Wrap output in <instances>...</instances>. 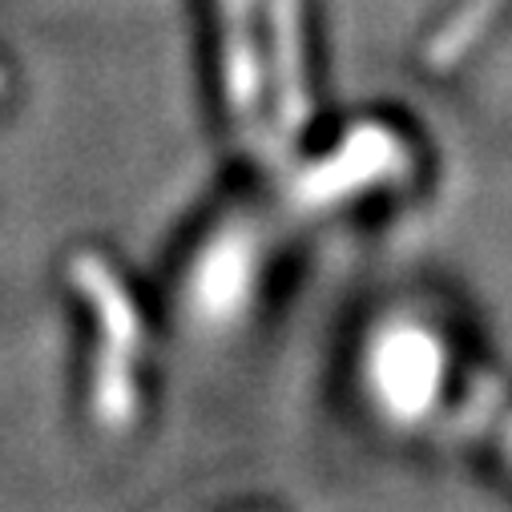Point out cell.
<instances>
[{
	"label": "cell",
	"instance_id": "7a4b0ae2",
	"mask_svg": "<svg viewBox=\"0 0 512 512\" xmlns=\"http://www.w3.org/2000/svg\"><path fill=\"white\" fill-rule=\"evenodd\" d=\"M416 174V154L412 146L388 130V125H359L355 134H347L323 162H315L295 194L303 206H335L347 198H359L367 190H388L400 186Z\"/></svg>",
	"mask_w": 512,
	"mask_h": 512
},
{
	"label": "cell",
	"instance_id": "8992f818",
	"mask_svg": "<svg viewBox=\"0 0 512 512\" xmlns=\"http://www.w3.org/2000/svg\"><path fill=\"white\" fill-rule=\"evenodd\" d=\"M476 452L512 484V383H508V392H504V400H500V408H496V416H492Z\"/></svg>",
	"mask_w": 512,
	"mask_h": 512
},
{
	"label": "cell",
	"instance_id": "5b68a950",
	"mask_svg": "<svg viewBox=\"0 0 512 512\" xmlns=\"http://www.w3.org/2000/svg\"><path fill=\"white\" fill-rule=\"evenodd\" d=\"M250 242H222V246H210L198 263V275H194V303L202 315H234V307L246 299L250 291V271H259V263H250Z\"/></svg>",
	"mask_w": 512,
	"mask_h": 512
},
{
	"label": "cell",
	"instance_id": "6da1fadb",
	"mask_svg": "<svg viewBox=\"0 0 512 512\" xmlns=\"http://www.w3.org/2000/svg\"><path fill=\"white\" fill-rule=\"evenodd\" d=\"M363 383L383 424L476 452L512 379L460 327L408 303L371 327Z\"/></svg>",
	"mask_w": 512,
	"mask_h": 512
},
{
	"label": "cell",
	"instance_id": "277c9868",
	"mask_svg": "<svg viewBox=\"0 0 512 512\" xmlns=\"http://www.w3.org/2000/svg\"><path fill=\"white\" fill-rule=\"evenodd\" d=\"M271 57H275V97H279V134L291 142L311 117L307 65H303V17L299 0H271Z\"/></svg>",
	"mask_w": 512,
	"mask_h": 512
},
{
	"label": "cell",
	"instance_id": "3957f363",
	"mask_svg": "<svg viewBox=\"0 0 512 512\" xmlns=\"http://www.w3.org/2000/svg\"><path fill=\"white\" fill-rule=\"evenodd\" d=\"M77 287L93 299L101 327L113 339V343H105L101 363H97V375H101L97 379V412H101V420L121 424V420H130V404H134L130 355L138 343V319H134V307L125 299V291L117 287V279L97 259H77Z\"/></svg>",
	"mask_w": 512,
	"mask_h": 512
}]
</instances>
